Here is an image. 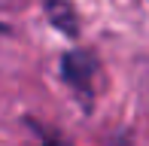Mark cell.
Wrapping results in <instances>:
<instances>
[{
	"mask_svg": "<svg viewBox=\"0 0 149 146\" xmlns=\"http://www.w3.org/2000/svg\"><path fill=\"white\" fill-rule=\"evenodd\" d=\"M97 73V58L91 52L73 49L64 55L61 61V76H64L67 85H73V91H79L82 97H91V79Z\"/></svg>",
	"mask_w": 149,
	"mask_h": 146,
	"instance_id": "cell-1",
	"label": "cell"
},
{
	"mask_svg": "<svg viewBox=\"0 0 149 146\" xmlns=\"http://www.w3.org/2000/svg\"><path fill=\"white\" fill-rule=\"evenodd\" d=\"M43 9H46V15H49V24H55L61 34H67V37H76L79 34L76 12H73V6L67 3V0H46Z\"/></svg>",
	"mask_w": 149,
	"mask_h": 146,
	"instance_id": "cell-2",
	"label": "cell"
},
{
	"mask_svg": "<svg viewBox=\"0 0 149 146\" xmlns=\"http://www.w3.org/2000/svg\"><path fill=\"white\" fill-rule=\"evenodd\" d=\"M46 146H67V143H61V140H52V143H46Z\"/></svg>",
	"mask_w": 149,
	"mask_h": 146,
	"instance_id": "cell-3",
	"label": "cell"
}]
</instances>
